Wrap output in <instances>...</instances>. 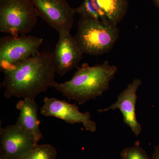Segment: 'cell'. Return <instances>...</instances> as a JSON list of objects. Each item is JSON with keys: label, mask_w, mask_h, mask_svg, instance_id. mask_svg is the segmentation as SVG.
Instances as JSON below:
<instances>
[{"label": "cell", "mask_w": 159, "mask_h": 159, "mask_svg": "<svg viewBox=\"0 0 159 159\" xmlns=\"http://www.w3.org/2000/svg\"><path fill=\"white\" fill-rule=\"evenodd\" d=\"M58 34L59 39L52 53L56 73L63 76L77 66L83 54L70 31H61Z\"/></svg>", "instance_id": "30bf717a"}, {"label": "cell", "mask_w": 159, "mask_h": 159, "mask_svg": "<svg viewBox=\"0 0 159 159\" xmlns=\"http://www.w3.org/2000/svg\"><path fill=\"white\" fill-rule=\"evenodd\" d=\"M1 151L8 159H19L37 145L33 134L16 124L1 129Z\"/></svg>", "instance_id": "9c48e42d"}, {"label": "cell", "mask_w": 159, "mask_h": 159, "mask_svg": "<svg viewBox=\"0 0 159 159\" xmlns=\"http://www.w3.org/2000/svg\"><path fill=\"white\" fill-rule=\"evenodd\" d=\"M43 39L33 35H8L0 39V69L4 72L39 53Z\"/></svg>", "instance_id": "5b68a950"}, {"label": "cell", "mask_w": 159, "mask_h": 159, "mask_svg": "<svg viewBox=\"0 0 159 159\" xmlns=\"http://www.w3.org/2000/svg\"><path fill=\"white\" fill-rule=\"evenodd\" d=\"M152 1H153L154 4L159 9V0H152Z\"/></svg>", "instance_id": "e0dca14e"}, {"label": "cell", "mask_w": 159, "mask_h": 159, "mask_svg": "<svg viewBox=\"0 0 159 159\" xmlns=\"http://www.w3.org/2000/svg\"><path fill=\"white\" fill-rule=\"evenodd\" d=\"M56 72L53 53L39 52L3 72L5 97L35 100L51 87Z\"/></svg>", "instance_id": "6da1fadb"}, {"label": "cell", "mask_w": 159, "mask_h": 159, "mask_svg": "<svg viewBox=\"0 0 159 159\" xmlns=\"http://www.w3.org/2000/svg\"><path fill=\"white\" fill-rule=\"evenodd\" d=\"M39 16L57 32L70 31L73 27L74 9L66 0H31Z\"/></svg>", "instance_id": "52a82bcc"}, {"label": "cell", "mask_w": 159, "mask_h": 159, "mask_svg": "<svg viewBox=\"0 0 159 159\" xmlns=\"http://www.w3.org/2000/svg\"><path fill=\"white\" fill-rule=\"evenodd\" d=\"M41 109V113L47 117H54L62 119L70 124L82 123L87 130L95 132L97 129L96 122L91 119L89 112H81L76 104H70L66 100L46 97Z\"/></svg>", "instance_id": "ba28073f"}, {"label": "cell", "mask_w": 159, "mask_h": 159, "mask_svg": "<svg viewBox=\"0 0 159 159\" xmlns=\"http://www.w3.org/2000/svg\"><path fill=\"white\" fill-rule=\"evenodd\" d=\"M39 16L31 0H0V31L12 36L26 35Z\"/></svg>", "instance_id": "277c9868"}, {"label": "cell", "mask_w": 159, "mask_h": 159, "mask_svg": "<svg viewBox=\"0 0 159 159\" xmlns=\"http://www.w3.org/2000/svg\"><path fill=\"white\" fill-rule=\"evenodd\" d=\"M127 0H84L74 9L81 17L107 21L117 25L128 11Z\"/></svg>", "instance_id": "8992f818"}, {"label": "cell", "mask_w": 159, "mask_h": 159, "mask_svg": "<svg viewBox=\"0 0 159 159\" xmlns=\"http://www.w3.org/2000/svg\"><path fill=\"white\" fill-rule=\"evenodd\" d=\"M142 83L141 79L136 78L119 94L116 102L107 108L98 110L102 113L110 110L119 109L123 115L124 123L129 126L136 136L141 134L142 129L141 124L137 120L135 112L136 104L138 99L137 91Z\"/></svg>", "instance_id": "8fae6325"}, {"label": "cell", "mask_w": 159, "mask_h": 159, "mask_svg": "<svg viewBox=\"0 0 159 159\" xmlns=\"http://www.w3.org/2000/svg\"><path fill=\"white\" fill-rule=\"evenodd\" d=\"M16 108L20 111V115L16 124L33 134L39 142L43 135L38 119V106L35 100L25 99L20 100Z\"/></svg>", "instance_id": "7c38bea8"}, {"label": "cell", "mask_w": 159, "mask_h": 159, "mask_svg": "<svg viewBox=\"0 0 159 159\" xmlns=\"http://www.w3.org/2000/svg\"><path fill=\"white\" fill-rule=\"evenodd\" d=\"M74 37L83 54L97 56L108 53L119 36L117 25L107 21L81 17Z\"/></svg>", "instance_id": "3957f363"}, {"label": "cell", "mask_w": 159, "mask_h": 159, "mask_svg": "<svg viewBox=\"0 0 159 159\" xmlns=\"http://www.w3.org/2000/svg\"><path fill=\"white\" fill-rule=\"evenodd\" d=\"M152 159H159V145L155 147L154 152L152 155Z\"/></svg>", "instance_id": "9a60e30c"}, {"label": "cell", "mask_w": 159, "mask_h": 159, "mask_svg": "<svg viewBox=\"0 0 159 159\" xmlns=\"http://www.w3.org/2000/svg\"><path fill=\"white\" fill-rule=\"evenodd\" d=\"M120 156L122 159H150L148 154L140 146L139 141H136L131 147L124 148Z\"/></svg>", "instance_id": "5bb4252c"}, {"label": "cell", "mask_w": 159, "mask_h": 159, "mask_svg": "<svg viewBox=\"0 0 159 159\" xmlns=\"http://www.w3.org/2000/svg\"><path fill=\"white\" fill-rule=\"evenodd\" d=\"M57 151L49 144L37 145L36 147L19 159H55Z\"/></svg>", "instance_id": "4fadbf2b"}, {"label": "cell", "mask_w": 159, "mask_h": 159, "mask_svg": "<svg viewBox=\"0 0 159 159\" xmlns=\"http://www.w3.org/2000/svg\"><path fill=\"white\" fill-rule=\"evenodd\" d=\"M0 159H8L6 155L1 151H0Z\"/></svg>", "instance_id": "2e32d148"}, {"label": "cell", "mask_w": 159, "mask_h": 159, "mask_svg": "<svg viewBox=\"0 0 159 159\" xmlns=\"http://www.w3.org/2000/svg\"><path fill=\"white\" fill-rule=\"evenodd\" d=\"M118 71L116 66L108 61L91 66L83 64L72 79L62 83L54 82L51 87L60 92L70 100L82 105L91 99L102 96L109 88L110 83Z\"/></svg>", "instance_id": "7a4b0ae2"}]
</instances>
